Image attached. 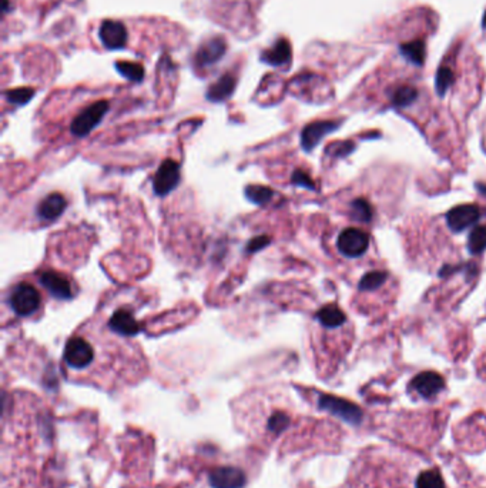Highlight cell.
Returning a JSON list of instances; mask_svg holds the SVG:
<instances>
[{"label": "cell", "instance_id": "obj_1", "mask_svg": "<svg viewBox=\"0 0 486 488\" xmlns=\"http://www.w3.org/2000/svg\"><path fill=\"white\" fill-rule=\"evenodd\" d=\"M9 304L16 316L29 317L40 308L42 297L36 287H33L29 283H20L12 290Z\"/></svg>", "mask_w": 486, "mask_h": 488}, {"label": "cell", "instance_id": "obj_2", "mask_svg": "<svg viewBox=\"0 0 486 488\" xmlns=\"http://www.w3.org/2000/svg\"><path fill=\"white\" fill-rule=\"evenodd\" d=\"M64 363L73 370H84L94 360V347L84 337L76 336L66 343Z\"/></svg>", "mask_w": 486, "mask_h": 488}, {"label": "cell", "instance_id": "obj_3", "mask_svg": "<svg viewBox=\"0 0 486 488\" xmlns=\"http://www.w3.org/2000/svg\"><path fill=\"white\" fill-rule=\"evenodd\" d=\"M109 110V103L106 100H100L93 103L91 106L86 108L80 115L72 122L71 124V131L72 134L78 137H84L91 130H94L103 120V117L106 116Z\"/></svg>", "mask_w": 486, "mask_h": 488}, {"label": "cell", "instance_id": "obj_4", "mask_svg": "<svg viewBox=\"0 0 486 488\" xmlns=\"http://www.w3.org/2000/svg\"><path fill=\"white\" fill-rule=\"evenodd\" d=\"M318 406H320V408L334 414L335 417L341 418V420L350 423V424L357 426L362 420L361 408L348 400H344V399L330 396V394H323V396H320Z\"/></svg>", "mask_w": 486, "mask_h": 488}, {"label": "cell", "instance_id": "obj_5", "mask_svg": "<svg viewBox=\"0 0 486 488\" xmlns=\"http://www.w3.org/2000/svg\"><path fill=\"white\" fill-rule=\"evenodd\" d=\"M180 182V164L175 160L167 159L160 164L159 170L154 174L153 190L159 197H165L172 190H176Z\"/></svg>", "mask_w": 486, "mask_h": 488}, {"label": "cell", "instance_id": "obj_6", "mask_svg": "<svg viewBox=\"0 0 486 488\" xmlns=\"http://www.w3.org/2000/svg\"><path fill=\"white\" fill-rule=\"evenodd\" d=\"M368 246H369L368 234L354 227L344 230L337 240V247L339 253L351 259L362 256L368 250Z\"/></svg>", "mask_w": 486, "mask_h": 488}, {"label": "cell", "instance_id": "obj_7", "mask_svg": "<svg viewBox=\"0 0 486 488\" xmlns=\"http://www.w3.org/2000/svg\"><path fill=\"white\" fill-rule=\"evenodd\" d=\"M339 124L341 123L337 122V120H320V122L309 123L301 131V146H302V149L307 153H309L312 149L318 146V143L323 141V138L327 134H330L334 130H337L339 127Z\"/></svg>", "mask_w": 486, "mask_h": 488}, {"label": "cell", "instance_id": "obj_8", "mask_svg": "<svg viewBox=\"0 0 486 488\" xmlns=\"http://www.w3.org/2000/svg\"><path fill=\"white\" fill-rule=\"evenodd\" d=\"M480 217L479 207L475 204H462L454 207L446 213L448 227L454 233H459L473 226Z\"/></svg>", "mask_w": 486, "mask_h": 488}, {"label": "cell", "instance_id": "obj_9", "mask_svg": "<svg viewBox=\"0 0 486 488\" xmlns=\"http://www.w3.org/2000/svg\"><path fill=\"white\" fill-rule=\"evenodd\" d=\"M208 482L213 488H242L247 482L244 471L237 467H219L208 475Z\"/></svg>", "mask_w": 486, "mask_h": 488}, {"label": "cell", "instance_id": "obj_10", "mask_svg": "<svg viewBox=\"0 0 486 488\" xmlns=\"http://www.w3.org/2000/svg\"><path fill=\"white\" fill-rule=\"evenodd\" d=\"M411 387L424 399H432L445 387V380L435 371H424L411 381Z\"/></svg>", "mask_w": 486, "mask_h": 488}, {"label": "cell", "instance_id": "obj_11", "mask_svg": "<svg viewBox=\"0 0 486 488\" xmlns=\"http://www.w3.org/2000/svg\"><path fill=\"white\" fill-rule=\"evenodd\" d=\"M42 286L57 300L73 299V289L67 278L56 271H43L39 275Z\"/></svg>", "mask_w": 486, "mask_h": 488}, {"label": "cell", "instance_id": "obj_12", "mask_svg": "<svg viewBox=\"0 0 486 488\" xmlns=\"http://www.w3.org/2000/svg\"><path fill=\"white\" fill-rule=\"evenodd\" d=\"M100 41L108 49H122L127 42V30L120 22L106 20L103 22L98 30Z\"/></svg>", "mask_w": 486, "mask_h": 488}, {"label": "cell", "instance_id": "obj_13", "mask_svg": "<svg viewBox=\"0 0 486 488\" xmlns=\"http://www.w3.org/2000/svg\"><path fill=\"white\" fill-rule=\"evenodd\" d=\"M109 327L116 334L120 336H137L142 333V326L135 320L133 313L127 308H119L113 313V316L109 320Z\"/></svg>", "mask_w": 486, "mask_h": 488}, {"label": "cell", "instance_id": "obj_14", "mask_svg": "<svg viewBox=\"0 0 486 488\" xmlns=\"http://www.w3.org/2000/svg\"><path fill=\"white\" fill-rule=\"evenodd\" d=\"M226 53V42L221 38H213L207 41L196 55V63L198 67H208L217 63Z\"/></svg>", "mask_w": 486, "mask_h": 488}, {"label": "cell", "instance_id": "obj_15", "mask_svg": "<svg viewBox=\"0 0 486 488\" xmlns=\"http://www.w3.org/2000/svg\"><path fill=\"white\" fill-rule=\"evenodd\" d=\"M66 206L67 201L60 193H52L38 204V217L43 222H53L63 215Z\"/></svg>", "mask_w": 486, "mask_h": 488}, {"label": "cell", "instance_id": "obj_16", "mask_svg": "<svg viewBox=\"0 0 486 488\" xmlns=\"http://www.w3.org/2000/svg\"><path fill=\"white\" fill-rule=\"evenodd\" d=\"M235 78L230 73L223 75L212 87L208 89L207 99L210 101H224L228 99L235 89Z\"/></svg>", "mask_w": 486, "mask_h": 488}, {"label": "cell", "instance_id": "obj_17", "mask_svg": "<svg viewBox=\"0 0 486 488\" xmlns=\"http://www.w3.org/2000/svg\"><path fill=\"white\" fill-rule=\"evenodd\" d=\"M261 59L271 66H283L291 59V46L286 39L277 42L271 49L265 50Z\"/></svg>", "mask_w": 486, "mask_h": 488}, {"label": "cell", "instance_id": "obj_18", "mask_svg": "<svg viewBox=\"0 0 486 488\" xmlns=\"http://www.w3.org/2000/svg\"><path fill=\"white\" fill-rule=\"evenodd\" d=\"M317 320L327 329H337L345 323L346 317L339 307L335 304H328L318 310Z\"/></svg>", "mask_w": 486, "mask_h": 488}, {"label": "cell", "instance_id": "obj_19", "mask_svg": "<svg viewBox=\"0 0 486 488\" xmlns=\"http://www.w3.org/2000/svg\"><path fill=\"white\" fill-rule=\"evenodd\" d=\"M401 53L411 63L421 66L424 64V60H425V45L422 41H412V42L404 43L401 46Z\"/></svg>", "mask_w": 486, "mask_h": 488}, {"label": "cell", "instance_id": "obj_20", "mask_svg": "<svg viewBox=\"0 0 486 488\" xmlns=\"http://www.w3.org/2000/svg\"><path fill=\"white\" fill-rule=\"evenodd\" d=\"M486 249V226L475 227L468 237V250L471 254H480Z\"/></svg>", "mask_w": 486, "mask_h": 488}, {"label": "cell", "instance_id": "obj_21", "mask_svg": "<svg viewBox=\"0 0 486 488\" xmlns=\"http://www.w3.org/2000/svg\"><path fill=\"white\" fill-rule=\"evenodd\" d=\"M116 69L123 78L131 82H142L145 78V71L142 64L131 63V62H117Z\"/></svg>", "mask_w": 486, "mask_h": 488}, {"label": "cell", "instance_id": "obj_22", "mask_svg": "<svg viewBox=\"0 0 486 488\" xmlns=\"http://www.w3.org/2000/svg\"><path fill=\"white\" fill-rule=\"evenodd\" d=\"M351 217L360 223H369L372 219V208L369 203L364 199H355L350 204Z\"/></svg>", "mask_w": 486, "mask_h": 488}, {"label": "cell", "instance_id": "obj_23", "mask_svg": "<svg viewBox=\"0 0 486 488\" xmlns=\"http://www.w3.org/2000/svg\"><path fill=\"white\" fill-rule=\"evenodd\" d=\"M416 488H446L438 470H427L416 478Z\"/></svg>", "mask_w": 486, "mask_h": 488}, {"label": "cell", "instance_id": "obj_24", "mask_svg": "<svg viewBox=\"0 0 486 488\" xmlns=\"http://www.w3.org/2000/svg\"><path fill=\"white\" fill-rule=\"evenodd\" d=\"M387 280V273L384 271H371L367 273L358 285V289L361 292H371V290H376L381 286H383Z\"/></svg>", "mask_w": 486, "mask_h": 488}, {"label": "cell", "instance_id": "obj_25", "mask_svg": "<svg viewBox=\"0 0 486 488\" xmlns=\"http://www.w3.org/2000/svg\"><path fill=\"white\" fill-rule=\"evenodd\" d=\"M244 193H246V197L251 203L258 204V206H264V204L270 203L272 196H274V192L265 186H247Z\"/></svg>", "mask_w": 486, "mask_h": 488}, {"label": "cell", "instance_id": "obj_26", "mask_svg": "<svg viewBox=\"0 0 486 488\" xmlns=\"http://www.w3.org/2000/svg\"><path fill=\"white\" fill-rule=\"evenodd\" d=\"M416 97H418V92H416L413 87L402 86L395 90L392 96V103L397 108H406L416 100Z\"/></svg>", "mask_w": 486, "mask_h": 488}, {"label": "cell", "instance_id": "obj_27", "mask_svg": "<svg viewBox=\"0 0 486 488\" xmlns=\"http://www.w3.org/2000/svg\"><path fill=\"white\" fill-rule=\"evenodd\" d=\"M290 426V417L281 411H277L267 418V430L272 434H281Z\"/></svg>", "mask_w": 486, "mask_h": 488}, {"label": "cell", "instance_id": "obj_28", "mask_svg": "<svg viewBox=\"0 0 486 488\" xmlns=\"http://www.w3.org/2000/svg\"><path fill=\"white\" fill-rule=\"evenodd\" d=\"M455 80V76H454V72L450 71L449 67L443 66L441 67L439 71L436 72V79H435V89H436V93L439 96H443L446 93V90L452 86Z\"/></svg>", "mask_w": 486, "mask_h": 488}, {"label": "cell", "instance_id": "obj_29", "mask_svg": "<svg viewBox=\"0 0 486 488\" xmlns=\"http://www.w3.org/2000/svg\"><path fill=\"white\" fill-rule=\"evenodd\" d=\"M34 92L33 89L29 87H22V89H15V90H9L6 92V99L13 103L17 104V106H23L27 101H30V99L33 97Z\"/></svg>", "mask_w": 486, "mask_h": 488}, {"label": "cell", "instance_id": "obj_30", "mask_svg": "<svg viewBox=\"0 0 486 488\" xmlns=\"http://www.w3.org/2000/svg\"><path fill=\"white\" fill-rule=\"evenodd\" d=\"M291 182H293V185H295L298 187H304V189H308V190H316L314 182H312L308 174L305 171H302V170H295L293 173Z\"/></svg>", "mask_w": 486, "mask_h": 488}, {"label": "cell", "instance_id": "obj_31", "mask_svg": "<svg viewBox=\"0 0 486 488\" xmlns=\"http://www.w3.org/2000/svg\"><path fill=\"white\" fill-rule=\"evenodd\" d=\"M354 149H355V145H354V143H350V142H339V143L331 145V146L327 149V153L331 155V156H334V157H342V156L350 155Z\"/></svg>", "mask_w": 486, "mask_h": 488}, {"label": "cell", "instance_id": "obj_32", "mask_svg": "<svg viewBox=\"0 0 486 488\" xmlns=\"http://www.w3.org/2000/svg\"><path fill=\"white\" fill-rule=\"evenodd\" d=\"M268 244H270V237H267V236H258V237H254L253 240H250V241H249L246 252H247V253H256V252H260L261 249L267 247Z\"/></svg>", "mask_w": 486, "mask_h": 488}, {"label": "cell", "instance_id": "obj_33", "mask_svg": "<svg viewBox=\"0 0 486 488\" xmlns=\"http://www.w3.org/2000/svg\"><path fill=\"white\" fill-rule=\"evenodd\" d=\"M478 189H479V192L482 193V194H485L486 196V186H482V185H478Z\"/></svg>", "mask_w": 486, "mask_h": 488}, {"label": "cell", "instance_id": "obj_34", "mask_svg": "<svg viewBox=\"0 0 486 488\" xmlns=\"http://www.w3.org/2000/svg\"><path fill=\"white\" fill-rule=\"evenodd\" d=\"M482 22H483V27L486 29V12H485V15H483V19H482Z\"/></svg>", "mask_w": 486, "mask_h": 488}]
</instances>
